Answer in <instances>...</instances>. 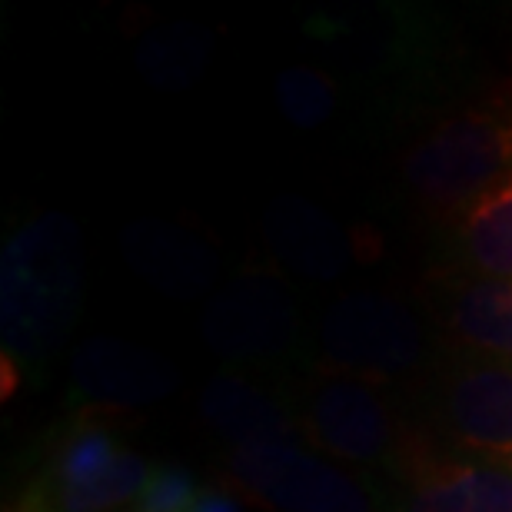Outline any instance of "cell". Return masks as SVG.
<instances>
[{
	"instance_id": "obj_1",
	"label": "cell",
	"mask_w": 512,
	"mask_h": 512,
	"mask_svg": "<svg viewBox=\"0 0 512 512\" xmlns=\"http://www.w3.org/2000/svg\"><path fill=\"white\" fill-rule=\"evenodd\" d=\"M80 293V243L67 220L44 217L10 237L0 266L4 353L34 363L64 340Z\"/></svg>"
},
{
	"instance_id": "obj_2",
	"label": "cell",
	"mask_w": 512,
	"mask_h": 512,
	"mask_svg": "<svg viewBox=\"0 0 512 512\" xmlns=\"http://www.w3.org/2000/svg\"><path fill=\"white\" fill-rule=\"evenodd\" d=\"M406 180L426 207L466 217L512 180V114L469 110L443 120L409 153Z\"/></svg>"
},
{
	"instance_id": "obj_3",
	"label": "cell",
	"mask_w": 512,
	"mask_h": 512,
	"mask_svg": "<svg viewBox=\"0 0 512 512\" xmlns=\"http://www.w3.org/2000/svg\"><path fill=\"white\" fill-rule=\"evenodd\" d=\"M150 463L100 423H77L27 486L14 512H124L140 496Z\"/></svg>"
},
{
	"instance_id": "obj_4",
	"label": "cell",
	"mask_w": 512,
	"mask_h": 512,
	"mask_svg": "<svg viewBox=\"0 0 512 512\" xmlns=\"http://www.w3.org/2000/svg\"><path fill=\"white\" fill-rule=\"evenodd\" d=\"M227 476L270 512H373L370 489L303 443H253L227 453Z\"/></svg>"
},
{
	"instance_id": "obj_5",
	"label": "cell",
	"mask_w": 512,
	"mask_h": 512,
	"mask_svg": "<svg viewBox=\"0 0 512 512\" xmlns=\"http://www.w3.org/2000/svg\"><path fill=\"white\" fill-rule=\"evenodd\" d=\"M320 343L333 370L373 383L413 370L423 356V333L413 313L376 293L340 296L323 313Z\"/></svg>"
},
{
	"instance_id": "obj_6",
	"label": "cell",
	"mask_w": 512,
	"mask_h": 512,
	"mask_svg": "<svg viewBox=\"0 0 512 512\" xmlns=\"http://www.w3.org/2000/svg\"><path fill=\"white\" fill-rule=\"evenodd\" d=\"M300 426L323 456L346 466H380L396 446V416L386 393L373 380L340 370L310 386Z\"/></svg>"
},
{
	"instance_id": "obj_7",
	"label": "cell",
	"mask_w": 512,
	"mask_h": 512,
	"mask_svg": "<svg viewBox=\"0 0 512 512\" xmlns=\"http://www.w3.org/2000/svg\"><path fill=\"white\" fill-rule=\"evenodd\" d=\"M439 419L469 453L512 459V363L489 356L456 363L439 389Z\"/></svg>"
},
{
	"instance_id": "obj_8",
	"label": "cell",
	"mask_w": 512,
	"mask_h": 512,
	"mask_svg": "<svg viewBox=\"0 0 512 512\" xmlns=\"http://www.w3.org/2000/svg\"><path fill=\"white\" fill-rule=\"evenodd\" d=\"M296 310L290 293L263 276L227 286L203 313V336L227 360H260L293 340Z\"/></svg>"
},
{
	"instance_id": "obj_9",
	"label": "cell",
	"mask_w": 512,
	"mask_h": 512,
	"mask_svg": "<svg viewBox=\"0 0 512 512\" xmlns=\"http://www.w3.org/2000/svg\"><path fill=\"white\" fill-rule=\"evenodd\" d=\"M399 512H512V459H426L409 476Z\"/></svg>"
},
{
	"instance_id": "obj_10",
	"label": "cell",
	"mask_w": 512,
	"mask_h": 512,
	"mask_svg": "<svg viewBox=\"0 0 512 512\" xmlns=\"http://www.w3.org/2000/svg\"><path fill=\"white\" fill-rule=\"evenodd\" d=\"M200 413L220 436L230 439L233 449L253 443H283V439L296 443V436L303 433L293 413H286L273 396L233 373L213 376L203 386Z\"/></svg>"
},
{
	"instance_id": "obj_11",
	"label": "cell",
	"mask_w": 512,
	"mask_h": 512,
	"mask_svg": "<svg viewBox=\"0 0 512 512\" xmlns=\"http://www.w3.org/2000/svg\"><path fill=\"white\" fill-rule=\"evenodd\" d=\"M77 389H84L90 399L107 403H150L170 393L177 383L167 366L153 356L133 350L127 343L94 340L77 353L74 363Z\"/></svg>"
},
{
	"instance_id": "obj_12",
	"label": "cell",
	"mask_w": 512,
	"mask_h": 512,
	"mask_svg": "<svg viewBox=\"0 0 512 512\" xmlns=\"http://www.w3.org/2000/svg\"><path fill=\"white\" fill-rule=\"evenodd\" d=\"M449 326L476 356L512 363V280L479 276L459 286L449 303Z\"/></svg>"
},
{
	"instance_id": "obj_13",
	"label": "cell",
	"mask_w": 512,
	"mask_h": 512,
	"mask_svg": "<svg viewBox=\"0 0 512 512\" xmlns=\"http://www.w3.org/2000/svg\"><path fill=\"white\" fill-rule=\"evenodd\" d=\"M266 237H270V243L283 260H290L303 273L333 276L346 263L340 233L310 203L306 207H300V203H276Z\"/></svg>"
},
{
	"instance_id": "obj_14",
	"label": "cell",
	"mask_w": 512,
	"mask_h": 512,
	"mask_svg": "<svg viewBox=\"0 0 512 512\" xmlns=\"http://www.w3.org/2000/svg\"><path fill=\"white\" fill-rule=\"evenodd\" d=\"M463 250L479 276L512 280V180L483 197L463 217Z\"/></svg>"
},
{
	"instance_id": "obj_15",
	"label": "cell",
	"mask_w": 512,
	"mask_h": 512,
	"mask_svg": "<svg viewBox=\"0 0 512 512\" xmlns=\"http://www.w3.org/2000/svg\"><path fill=\"white\" fill-rule=\"evenodd\" d=\"M276 104L293 127H320L333 117L336 87L313 67H290L276 77Z\"/></svg>"
},
{
	"instance_id": "obj_16",
	"label": "cell",
	"mask_w": 512,
	"mask_h": 512,
	"mask_svg": "<svg viewBox=\"0 0 512 512\" xmlns=\"http://www.w3.org/2000/svg\"><path fill=\"white\" fill-rule=\"evenodd\" d=\"M203 489L180 466H153L140 496L133 499V512H193Z\"/></svg>"
},
{
	"instance_id": "obj_17",
	"label": "cell",
	"mask_w": 512,
	"mask_h": 512,
	"mask_svg": "<svg viewBox=\"0 0 512 512\" xmlns=\"http://www.w3.org/2000/svg\"><path fill=\"white\" fill-rule=\"evenodd\" d=\"M193 512H240V503L230 493H217V489H203Z\"/></svg>"
},
{
	"instance_id": "obj_18",
	"label": "cell",
	"mask_w": 512,
	"mask_h": 512,
	"mask_svg": "<svg viewBox=\"0 0 512 512\" xmlns=\"http://www.w3.org/2000/svg\"><path fill=\"white\" fill-rule=\"evenodd\" d=\"M124 512H133V509H124Z\"/></svg>"
}]
</instances>
